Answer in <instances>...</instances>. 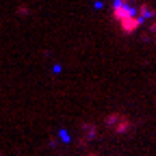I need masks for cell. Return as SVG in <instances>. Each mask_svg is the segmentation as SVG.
Returning <instances> with one entry per match:
<instances>
[{"label": "cell", "mask_w": 156, "mask_h": 156, "mask_svg": "<svg viewBox=\"0 0 156 156\" xmlns=\"http://www.w3.org/2000/svg\"><path fill=\"white\" fill-rule=\"evenodd\" d=\"M128 128H130V122L126 117H119L117 124H115V132H128Z\"/></svg>", "instance_id": "4"}, {"label": "cell", "mask_w": 156, "mask_h": 156, "mask_svg": "<svg viewBox=\"0 0 156 156\" xmlns=\"http://www.w3.org/2000/svg\"><path fill=\"white\" fill-rule=\"evenodd\" d=\"M128 15H136V7L130 0H115L113 2V20L119 22L122 17H128Z\"/></svg>", "instance_id": "1"}, {"label": "cell", "mask_w": 156, "mask_h": 156, "mask_svg": "<svg viewBox=\"0 0 156 156\" xmlns=\"http://www.w3.org/2000/svg\"><path fill=\"white\" fill-rule=\"evenodd\" d=\"M117 119H119V115H108V117H106V126H115Z\"/></svg>", "instance_id": "5"}, {"label": "cell", "mask_w": 156, "mask_h": 156, "mask_svg": "<svg viewBox=\"0 0 156 156\" xmlns=\"http://www.w3.org/2000/svg\"><path fill=\"white\" fill-rule=\"evenodd\" d=\"M117 24H119L124 35H132L134 30H139V26H143V20L139 15H128V17H122Z\"/></svg>", "instance_id": "2"}, {"label": "cell", "mask_w": 156, "mask_h": 156, "mask_svg": "<svg viewBox=\"0 0 156 156\" xmlns=\"http://www.w3.org/2000/svg\"><path fill=\"white\" fill-rule=\"evenodd\" d=\"M136 15H139L143 22H145V20H150V17L156 15V11H154L152 7H147V5H139V7H136Z\"/></svg>", "instance_id": "3"}]
</instances>
